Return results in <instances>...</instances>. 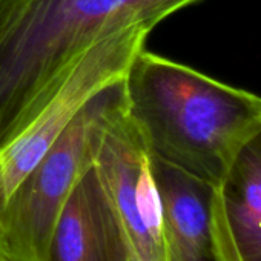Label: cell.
<instances>
[{
    "mask_svg": "<svg viewBox=\"0 0 261 261\" xmlns=\"http://www.w3.org/2000/svg\"><path fill=\"white\" fill-rule=\"evenodd\" d=\"M198 0H0V149L57 94L83 54L112 31L152 30Z\"/></svg>",
    "mask_w": 261,
    "mask_h": 261,
    "instance_id": "6da1fadb",
    "label": "cell"
},
{
    "mask_svg": "<svg viewBox=\"0 0 261 261\" xmlns=\"http://www.w3.org/2000/svg\"><path fill=\"white\" fill-rule=\"evenodd\" d=\"M126 115L151 157L212 186L261 127V97L142 49L124 77Z\"/></svg>",
    "mask_w": 261,
    "mask_h": 261,
    "instance_id": "7a4b0ae2",
    "label": "cell"
},
{
    "mask_svg": "<svg viewBox=\"0 0 261 261\" xmlns=\"http://www.w3.org/2000/svg\"><path fill=\"white\" fill-rule=\"evenodd\" d=\"M123 101V79L97 92L20 181L0 212V261H46L65 203L92 165L95 139Z\"/></svg>",
    "mask_w": 261,
    "mask_h": 261,
    "instance_id": "3957f363",
    "label": "cell"
},
{
    "mask_svg": "<svg viewBox=\"0 0 261 261\" xmlns=\"http://www.w3.org/2000/svg\"><path fill=\"white\" fill-rule=\"evenodd\" d=\"M92 166L118 224L127 261H171L151 155L126 115L124 101L95 139Z\"/></svg>",
    "mask_w": 261,
    "mask_h": 261,
    "instance_id": "277c9868",
    "label": "cell"
},
{
    "mask_svg": "<svg viewBox=\"0 0 261 261\" xmlns=\"http://www.w3.org/2000/svg\"><path fill=\"white\" fill-rule=\"evenodd\" d=\"M149 33L143 25H130L95 42L43 111L17 139L0 149V212L82 108L103 88L124 77Z\"/></svg>",
    "mask_w": 261,
    "mask_h": 261,
    "instance_id": "5b68a950",
    "label": "cell"
},
{
    "mask_svg": "<svg viewBox=\"0 0 261 261\" xmlns=\"http://www.w3.org/2000/svg\"><path fill=\"white\" fill-rule=\"evenodd\" d=\"M209 224L215 261H261V127L214 186Z\"/></svg>",
    "mask_w": 261,
    "mask_h": 261,
    "instance_id": "8992f818",
    "label": "cell"
},
{
    "mask_svg": "<svg viewBox=\"0 0 261 261\" xmlns=\"http://www.w3.org/2000/svg\"><path fill=\"white\" fill-rule=\"evenodd\" d=\"M46 261H127L118 224L92 165L65 203Z\"/></svg>",
    "mask_w": 261,
    "mask_h": 261,
    "instance_id": "52a82bcc",
    "label": "cell"
},
{
    "mask_svg": "<svg viewBox=\"0 0 261 261\" xmlns=\"http://www.w3.org/2000/svg\"><path fill=\"white\" fill-rule=\"evenodd\" d=\"M162 200L171 261H215L211 238L214 186L151 157Z\"/></svg>",
    "mask_w": 261,
    "mask_h": 261,
    "instance_id": "ba28073f",
    "label": "cell"
}]
</instances>
